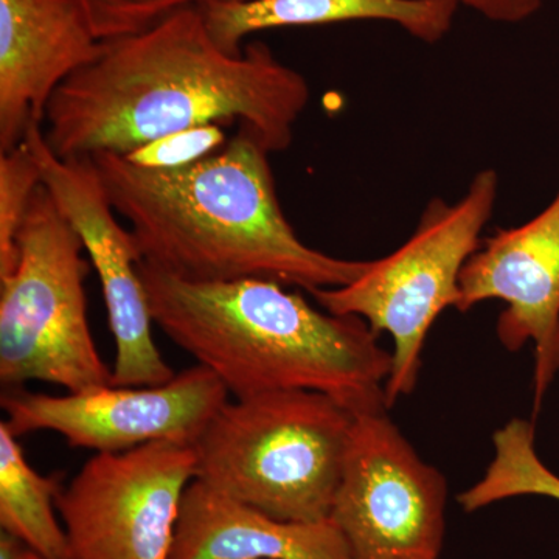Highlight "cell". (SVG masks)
<instances>
[{"instance_id":"1","label":"cell","mask_w":559,"mask_h":559,"mask_svg":"<svg viewBox=\"0 0 559 559\" xmlns=\"http://www.w3.org/2000/svg\"><path fill=\"white\" fill-rule=\"evenodd\" d=\"M307 79L263 40L221 49L198 5L153 27L103 40L102 51L57 91L43 121L55 156L124 154L173 132L237 123L271 154L288 150L310 103Z\"/></svg>"},{"instance_id":"2","label":"cell","mask_w":559,"mask_h":559,"mask_svg":"<svg viewBox=\"0 0 559 559\" xmlns=\"http://www.w3.org/2000/svg\"><path fill=\"white\" fill-rule=\"evenodd\" d=\"M270 150L248 127L212 156L156 170L119 154H95L110 204L142 261L189 282L263 278L280 285L341 288L367 260H344L305 245L280 205Z\"/></svg>"},{"instance_id":"3","label":"cell","mask_w":559,"mask_h":559,"mask_svg":"<svg viewBox=\"0 0 559 559\" xmlns=\"http://www.w3.org/2000/svg\"><path fill=\"white\" fill-rule=\"evenodd\" d=\"M153 322L234 400L310 390L355 417L389 409L392 353L358 316L320 311L263 278L189 282L139 261Z\"/></svg>"},{"instance_id":"4","label":"cell","mask_w":559,"mask_h":559,"mask_svg":"<svg viewBox=\"0 0 559 559\" xmlns=\"http://www.w3.org/2000/svg\"><path fill=\"white\" fill-rule=\"evenodd\" d=\"M353 423L310 390L229 400L193 444L197 480L275 520H330Z\"/></svg>"},{"instance_id":"5","label":"cell","mask_w":559,"mask_h":559,"mask_svg":"<svg viewBox=\"0 0 559 559\" xmlns=\"http://www.w3.org/2000/svg\"><path fill=\"white\" fill-rule=\"evenodd\" d=\"M498 193V173L492 168L477 173L454 204L430 200L407 241L390 255L371 260L355 282L311 290L322 310L358 316L378 336L389 334L393 344L385 384L389 409L417 388L429 331L441 312L457 307L460 275L480 248Z\"/></svg>"},{"instance_id":"6","label":"cell","mask_w":559,"mask_h":559,"mask_svg":"<svg viewBox=\"0 0 559 559\" xmlns=\"http://www.w3.org/2000/svg\"><path fill=\"white\" fill-rule=\"evenodd\" d=\"M17 264L0 278V381H28L68 392L112 385L87 320L91 263L79 231L46 186L33 197L17 237Z\"/></svg>"},{"instance_id":"7","label":"cell","mask_w":559,"mask_h":559,"mask_svg":"<svg viewBox=\"0 0 559 559\" xmlns=\"http://www.w3.org/2000/svg\"><path fill=\"white\" fill-rule=\"evenodd\" d=\"M447 506V477L388 411L355 417L330 516L353 559H440Z\"/></svg>"},{"instance_id":"8","label":"cell","mask_w":559,"mask_h":559,"mask_svg":"<svg viewBox=\"0 0 559 559\" xmlns=\"http://www.w3.org/2000/svg\"><path fill=\"white\" fill-rule=\"evenodd\" d=\"M197 479L190 444L94 454L57 496L70 559H170L180 502Z\"/></svg>"},{"instance_id":"9","label":"cell","mask_w":559,"mask_h":559,"mask_svg":"<svg viewBox=\"0 0 559 559\" xmlns=\"http://www.w3.org/2000/svg\"><path fill=\"white\" fill-rule=\"evenodd\" d=\"M230 400L223 381L197 364L165 384L103 388L55 396L10 389L0 404L14 437L53 430L70 448L123 452L156 441L193 447L210 419Z\"/></svg>"},{"instance_id":"10","label":"cell","mask_w":559,"mask_h":559,"mask_svg":"<svg viewBox=\"0 0 559 559\" xmlns=\"http://www.w3.org/2000/svg\"><path fill=\"white\" fill-rule=\"evenodd\" d=\"M25 142L38 157L43 183L79 231L100 278L114 342L112 385L150 388L165 384L175 371L153 340V316L139 274L138 245L110 204L91 157L61 159L44 139L43 124L28 128Z\"/></svg>"},{"instance_id":"11","label":"cell","mask_w":559,"mask_h":559,"mask_svg":"<svg viewBox=\"0 0 559 559\" xmlns=\"http://www.w3.org/2000/svg\"><path fill=\"white\" fill-rule=\"evenodd\" d=\"M487 300L506 308L498 319L500 344L520 352L535 345V414L559 370V191L535 218L481 240L460 275L455 310Z\"/></svg>"},{"instance_id":"12","label":"cell","mask_w":559,"mask_h":559,"mask_svg":"<svg viewBox=\"0 0 559 559\" xmlns=\"http://www.w3.org/2000/svg\"><path fill=\"white\" fill-rule=\"evenodd\" d=\"M102 44L70 0H0V153L43 124L53 95Z\"/></svg>"},{"instance_id":"13","label":"cell","mask_w":559,"mask_h":559,"mask_svg":"<svg viewBox=\"0 0 559 559\" xmlns=\"http://www.w3.org/2000/svg\"><path fill=\"white\" fill-rule=\"evenodd\" d=\"M170 559H353L331 520L267 516L194 479L183 492Z\"/></svg>"},{"instance_id":"14","label":"cell","mask_w":559,"mask_h":559,"mask_svg":"<svg viewBox=\"0 0 559 559\" xmlns=\"http://www.w3.org/2000/svg\"><path fill=\"white\" fill-rule=\"evenodd\" d=\"M221 49L240 53L255 33L355 21L399 25L412 38L439 43L454 24L457 0H207L198 3Z\"/></svg>"},{"instance_id":"15","label":"cell","mask_w":559,"mask_h":559,"mask_svg":"<svg viewBox=\"0 0 559 559\" xmlns=\"http://www.w3.org/2000/svg\"><path fill=\"white\" fill-rule=\"evenodd\" d=\"M62 474L40 476L17 437L0 423V527L43 559H70L68 535L57 518Z\"/></svg>"},{"instance_id":"16","label":"cell","mask_w":559,"mask_h":559,"mask_svg":"<svg viewBox=\"0 0 559 559\" xmlns=\"http://www.w3.org/2000/svg\"><path fill=\"white\" fill-rule=\"evenodd\" d=\"M491 462L476 484L457 496L465 513L513 498L539 496L559 502V476L547 468L535 448V423L513 418L492 436Z\"/></svg>"},{"instance_id":"17","label":"cell","mask_w":559,"mask_h":559,"mask_svg":"<svg viewBox=\"0 0 559 559\" xmlns=\"http://www.w3.org/2000/svg\"><path fill=\"white\" fill-rule=\"evenodd\" d=\"M43 186L38 157L27 142L0 153V278L17 264V237L36 190Z\"/></svg>"},{"instance_id":"18","label":"cell","mask_w":559,"mask_h":559,"mask_svg":"<svg viewBox=\"0 0 559 559\" xmlns=\"http://www.w3.org/2000/svg\"><path fill=\"white\" fill-rule=\"evenodd\" d=\"M100 40L123 38L153 27L183 7L201 0H70Z\"/></svg>"},{"instance_id":"19","label":"cell","mask_w":559,"mask_h":559,"mask_svg":"<svg viewBox=\"0 0 559 559\" xmlns=\"http://www.w3.org/2000/svg\"><path fill=\"white\" fill-rule=\"evenodd\" d=\"M224 127L219 124H204V127L189 128L173 132L138 150L124 154V159L143 168L156 170H171V168L187 167L197 164L205 157L212 156L227 143Z\"/></svg>"},{"instance_id":"20","label":"cell","mask_w":559,"mask_h":559,"mask_svg":"<svg viewBox=\"0 0 559 559\" xmlns=\"http://www.w3.org/2000/svg\"><path fill=\"white\" fill-rule=\"evenodd\" d=\"M460 5L481 14L485 20L499 24H520L535 16L543 0H457Z\"/></svg>"},{"instance_id":"21","label":"cell","mask_w":559,"mask_h":559,"mask_svg":"<svg viewBox=\"0 0 559 559\" xmlns=\"http://www.w3.org/2000/svg\"><path fill=\"white\" fill-rule=\"evenodd\" d=\"M27 547L20 539L14 538L10 533H0V559H22Z\"/></svg>"},{"instance_id":"22","label":"cell","mask_w":559,"mask_h":559,"mask_svg":"<svg viewBox=\"0 0 559 559\" xmlns=\"http://www.w3.org/2000/svg\"><path fill=\"white\" fill-rule=\"evenodd\" d=\"M22 559H43L38 557V555L33 554L32 550L25 549L24 555H22Z\"/></svg>"},{"instance_id":"23","label":"cell","mask_w":559,"mask_h":559,"mask_svg":"<svg viewBox=\"0 0 559 559\" xmlns=\"http://www.w3.org/2000/svg\"><path fill=\"white\" fill-rule=\"evenodd\" d=\"M202 2H207V0H201V2H200V3H202Z\"/></svg>"}]
</instances>
